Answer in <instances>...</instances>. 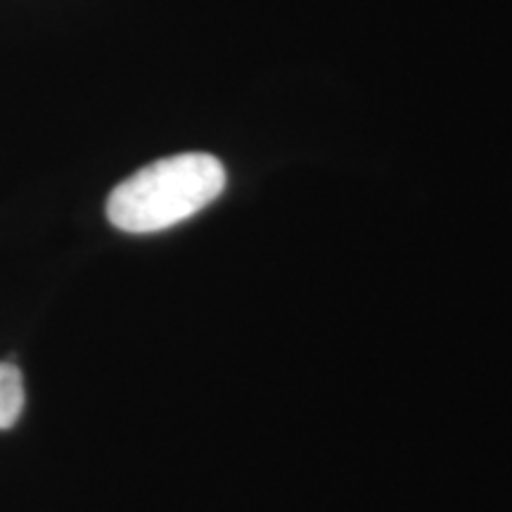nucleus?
Returning a JSON list of instances; mask_svg holds the SVG:
<instances>
[{
	"label": "nucleus",
	"mask_w": 512,
	"mask_h": 512,
	"mask_svg": "<svg viewBox=\"0 0 512 512\" xmlns=\"http://www.w3.org/2000/svg\"><path fill=\"white\" fill-rule=\"evenodd\" d=\"M226 188V169L207 152H183L143 166L112 190L107 219L133 235L188 221Z\"/></svg>",
	"instance_id": "1"
},
{
	"label": "nucleus",
	"mask_w": 512,
	"mask_h": 512,
	"mask_svg": "<svg viewBox=\"0 0 512 512\" xmlns=\"http://www.w3.org/2000/svg\"><path fill=\"white\" fill-rule=\"evenodd\" d=\"M24 411V382L15 363L0 361V430H10Z\"/></svg>",
	"instance_id": "2"
}]
</instances>
